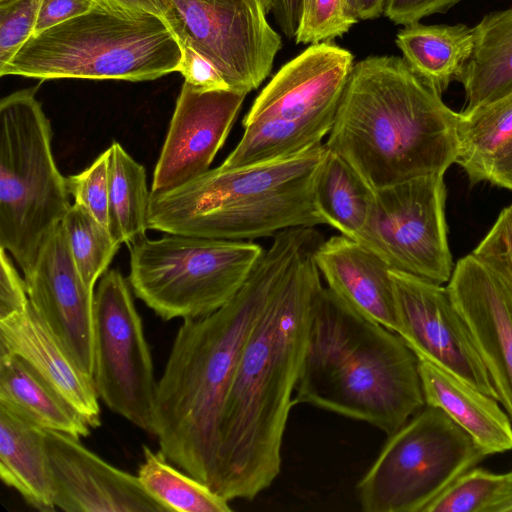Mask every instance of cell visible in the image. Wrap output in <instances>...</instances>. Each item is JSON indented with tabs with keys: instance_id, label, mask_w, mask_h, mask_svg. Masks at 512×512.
I'll return each mask as SVG.
<instances>
[{
	"instance_id": "cell-1",
	"label": "cell",
	"mask_w": 512,
	"mask_h": 512,
	"mask_svg": "<svg viewBox=\"0 0 512 512\" xmlns=\"http://www.w3.org/2000/svg\"><path fill=\"white\" fill-rule=\"evenodd\" d=\"M273 237L229 302L207 316L183 320L156 386L153 435L160 451L212 490L220 416L242 350L313 233L296 227Z\"/></svg>"
},
{
	"instance_id": "cell-2",
	"label": "cell",
	"mask_w": 512,
	"mask_h": 512,
	"mask_svg": "<svg viewBox=\"0 0 512 512\" xmlns=\"http://www.w3.org/2000/svg\"><path fill=\"white\" fill-rule=\"evenodd\" d=\"M323 240L320 235L301 250L237 363L219 421L214 486L228 501L254 499L280 472L292 395L323 287L314 259Z\"/></svg>"
},
{
	"instance_id": "cell-3",
	"label": "cell",
	"mask_w": 512,
	"mask_h": 512,
	"mask_svg": "<svg viewBox=\"0 0 512 512\" xmlns=\"http://www.w3.org/2000/svg\"><path fill=\"white\" fill-rule=\"evenodd\" d=\"M460 113L403 57L354 63L325 146L375 190L455 163Z\"/></svg>"
},
{
	"instance_id": "cell-4",
	"label": "cell",
	"mask_w": 512,
	"mask_h": 512,
	"mask_svg": "<svg viewBox=\"0 0 512 512\" xmlns=\"http://www.w3.org/2000/svg\"><path fill=\"white\" fill-rule=\"evenodd\" d=\"M294 401L367 422L388 436L426 405L418 359L403 339L324 286Z\"/></svg>"
},
{
	"instance_id": "cell-5",
	"label": "cell",
	"mask_w": 512,
	"mask_h": 512,
	"mask_svg": "<svg viewBox=\"0 0 512 512\" xmlns=\"http://www.w3.org/2000/svg\"><path fill=\"white\" fill-rule=\"evenodd\" d=\"M326 152L322 142L273 161L218 166L174 189L151 192L148 229L252 241L289 228L325 224L314 193Z\"/></svg>"
},
{
	"instance_id": "cell-6",
	"label": "cell",
	"mask_w": 512,
	"mask_h": 512,
	"mask_svg": "<svg viewBox=\"0 0 512 512\" xmlns=\"http://www.w3.org/2000/svg\"><path fill=\"white\" fill-rule=\"evenodd\" d=\"M181 60V46L160 16L100 1L32 35L0 76L137 82L179 72Z\"/></svg>"
},
{
	"instance_id": "cell-7",
	"label": "cell",
	"mask_w": 512,
	"mask_h": 512,
	"mask_svg": "<svg viewBox=\"0 0 512 512\" xmlns=\"http://www.w3.org/2000/svg\"><path fill=\"white\" fill-rule=\"evenodd\" d=\"M52 127L36 90L0 101V247L28 274L70 207L52 152Z\"/></svg>"
},
{
	"instance_id": "cell-8",
	"label": "cell",
	"mask_w": 512,
	"mask_h": 512,
	"mask_svg": "<svg viewBox=\"0 0 512 512\" xmlns=\"http://www.w3.org/2000/svg\"><path fill=\"white\" fill-rule=\"evenodd\" d=\"M350 51L331 42L310 45L284 64L255 98L238 144L220 165L273 161L322 143L354 65Z\"/></svg>"
},
{
	"instance_id": "cell-9",
	"label": "cell",
	"mask_w": 512,
	"mask_h": 512,
	"mask_svg": "<svg viewBox=\"0 0 512 512\" xmlns=\"http://www.w3.org/2000/svg\"><path fill=\"white\" fill-rule=\"evenodd\" d=\"M129 249L132 292L166 321L201 318L224 306L264 252L252 241L169 233Z\"/></svg>"
},
{
	"instance_id": "cell-10",
	"label": "cell",
	"mask_w": 512,
	"mask_h": 512,
	"mask_svg": "<svg viewBox=\"0 0 512 512\" xmlns=\"http://www.w3.org/2000/svg\"><path fill=\"white\" fill-rule=\"evenodd\" d=\"M487 456L444 411L425 405L389 435L359 481L361 508L366 512H424Z\"/></svg>"
},
{
	"instance_id": "cell-11",
	"label": "cell",
	"mask_w": 512,
	"mask_h": 512,
	"mask_svg": "<svg viewBox=\"0 0 512 512\" xmlns=\"http://www.w3.org/2000/svg\"><path fill=\"white\" fill-rule=\"evenodd\" d=\"M180 46L207 59L230 90L247 95L270 74L282 38L270 25L273 0H155Z\"/></svg>"
},
{
	"instance_id": "cell-12",
	"label": "cell",
	"mask_w": 512,
	"mask_h": 512,
	"mask_svg": "<svg viewBox=\"0 0 512 512\" xmlns=\"http://www.w3.org/2000/svg\"><path fill=\"white\" fill-rule=\"evenodd\" d=\"M129 281L108 269L94 291L93 382L113 412L153 434L157 382Z\"/></svg>"
},
{
	"instance_id": "cell-13",
	"label": "cell",
	"mask_w": 512,
	"mask_h": 512,
	"mask_svg": "<svg viewBox=\"0 0 512 512\" xmlns=\"http://www.w3.org/2000/svg\"><path fill=\"white\" fill-rule=\"evenodd\" d=\"M444 174H429L374 190L372 211L358 242L391 269L438 284L454 269L445 219Z\"/></svg>"
},
{
	"instance_id": "cell-14",
	"label": "cell",
	"mask_w": 512,
	"mask_h": 512,
	"mask_svg": "<svg viewBox=\"0 0 512 512\" xmlns=\"http://www.w3.org/2000/svg\"><path fill=\"white\" fill-rule=\"evenodd\" d=\"M397 334L418 359L445 369L497 400L496 390L448 290L425 278L390 270Z\"/></svg>"
},
{
	"instance_id": "cell-15",
	"label": "cell",
	"mask_w": 512,
	"mask_h": 512,
	"mask_svg": "<svg viewBox=\"0 0 512 512\" xmlns=\"http://www.w3.org/2000/svg\"><path fill=\"white\" fill-rule=\"evenodd\" d=\"M29 302L76 365L93 379L94 289L81 277L58 224L24 275Z\"/></svg>"
},
{
	"instance_id": "cell-16",
	"label": "cell",
	"mask_w": 512,
	"mask_h": 512,
	"mask_svg": "<svg viewBox=\"0 0 512 512\" xmlns=\"http://www.w3.org/2000/svg\"><path fill=\"white\" fill-rule=\"evenodd\" d=\"M246 95L183 83L157 160L151 192L179 187L210 169Z\"/></svg>"
},
{
	"instance_id": "cell-17",
	"label": "cell",
	"mask_w": 512,
	"mask_h": 512,
	"mask_svg": "<svg viewBox=\"0 0 512 512\" xmlns=\"http://www.w3.org/2000/svg\"><path fill=\"white\" fill-rule=\"evenodd\" d=\"M446 288L512 421V286L470 253Z\"/></svg>"
},
{
	"instance_id": "cell-18",
	"label": "cell",
	"mask_w": 512,
	"mask_h": 512,
	"mask_svg": "<svg viewBox=\"0 0 512 512\" xmlns=\"http://www.w3.org/2000/svg\"><path fill=\"white\" fill-rule=\"evenodd\" d=\"M54 504L66 512H168L137 475L120 470L71 435L46 431Z\"/></svg>"
},
{
	"instance_id": "cell-19",
	"label": "cell",
	"mask_w": 512,
	"mask_h": 512,
	"mask_svg": "<svg viewBox=\"0 0 512 512\" xmlns=\"http://www.w3.org/2000/svg\"><path fill=\"white\" fill-rule=\"evenodd\" d=\"M0 353L22 360L90 428L100 425L99 396L93 379L76 365L31 304L20 313L0 319Z\"/></svg>"
},
{
	"instance_id": "cell-20",
	"label": "cell",
	"mask_w": 512,
	"mask_h": 512,
	"mask_svg": "<svg viewBox=\"0 0 512 512\" xmlns=\"http://www.w3.org/2000/svg\"><path fill=\"white\" fill-rule=\"evenodd\" d=\"M327 288L362 315L397 334L391 267L367 246L344 235L324 239L314 252Z\"/></svg>"
},
{
	"instance_id": "cell-21",
	"label": "cell",
	"mask_w": 512,
	"mask_h": 512,
	"mask_svg": "<svg viewBox=\"0 0 512 512\" xmlns=\"http://www.w3.org/2000/svg\"><path fill=\"white\" fill-rule=\"evenodd\" d=\"M418 373L426 405L444 411L488 455L512 450V421L498 400L427 360L418 359Z\"/></svg>"
},
{
	"instance_id": "cell-22",
	"label": "cell",
	"mask_w": 512,
	"mask_h": 512,
	"mask_svg": "<svg viewBox=\"0 0 512 512\" xmlns=\"http://www.w3.org/2000/svg\"><path fill=\"white\" fill-rule=\"evenodd\" d=\"M459 113L455 163L472 184L488 182L512 191V92Z\"/></svg>"
},
{
	"instance_id": "cell-23",
	"label": "cell",
	"mask_w": 512,
	"mask_h": 512,
	"mask_svg": "<svg viewBox=\"0 0 512 512\" xmlns=\"http://www.w3.org/2000/svg\"><path fill=\"white\" fill-rule=\"evenodd\" d=\"M0 477L28 505L55 510L46 430L0 406Z\"/></svg>"
},
{
	"instance_id": "cell-24",
	"label": "cell",
	"mask_w": 512,
	"mask_h": 512,
	"mask_svg": "<svg viewBox=\"0 0 512 512\" xmlns=\"http://www.w3.org/2000/svg\"><path fill=\"white\" fill-rule=\"evenodd\" d=\"M474 48L458 81L468 113L512 92V8L485 15L473 27Z\"/></svg>"
},
{
	"instance_id": "cell-25",
	"label": "cell",
	"mask_w": 512,
	"mask_h": 512,
	"mask_svg": "<svg viewBox=\"0 0 512 512\" xmlns=\"http://www.w3.org/2000/svg\"><path fill=\"white\" fill-rule=\"evenodd\" d=\"M474 30L465 24L404 26L396 45L410 68L442 95L460 77L474 48Z\"/></svg>"
},
{
	"instance_id": "cell-26",
	"label": "cell",
	"mask_w": 512,
	"mask_h": 512,
	"mask_svg": "<svg viewBox=\"0 0 512 512\" xmlns=\"http://www.w3.org/2000/svg\"><path fill=\"white\" fill-rule=\"evenodd\" d=\"M0 406L32 424L75 438L90 434V426L30 367L14 355L0 353Z\"/></svg>"
},
{
	"instance_id": "cell-27",
	"label": "cell",
	"mask_w": 512,
	"mask_h": 512,
	"mask_svg": "<svg viewBox=\"0 0 512 512\" xmlns=\"http://www.w3.org/2000/svg\"><path fill=\"white\" fill-rule=\"evenodd\" d=\"M315 205L324 223L358 241L367 226L374 189L340 155L327 149L315 186Z\"/></svg>"
},
{
	"instance_id": "cell-28",
	"label": "cell",
	"mask_w": 512,
	"mask_h": 512,
	"mask_svg": "<svg viewBox=\"0 0 512 512\" xmlns=\"http://www.w3.org/2000/svg\"><path fill=\"white\" fill-rule=\"evenodd\" d=\"M109 150V230L128 247L146 237L151 191L144 166L113 141Z\"/></svg>"
},
{
	"instance_id": "cell-29",
	"label": "cell",
	"mask_w": 512,
	"mask_h": 512,
	"mask_svg": "<svg viewBox=\"0 0 512 512\" xmlns=\"http://www.w3.org/2000/svg\"><path fill=\"white\" fill-rule=\"evenodd\" d=\"M137 477L168 512H230L229 501L205 483L172 466L161 451L143 446Z\"/></svg>"
},
{
	"instance_id": "cell-30",
	"label": "cell",
	"mask_w": 512,
	"mask_h": 512,
	"mask_svg": "<svg viewBox=\"0 0 512 512\" xmlns=\"http://www.w3.org/2000/svg\"><path fill=\"white\" fill-rule=\"evenodd\" d=\"M424 512H512V470L498 474L475 466L434 499Z\"/></svg>"
},
{
	"instance_id": "cell-31",
	"label": "cell",
	"mask_w": 512,
	"mask_h": 512,
	"mask_svg": "<svg viewBox=\"0 0 512 512\" xmlns=\"http://www.w3.org/2000/svg\"><path fill=\"white\" fill-rule=\"evenodd\" d=\"M61 225L81 277L94 289L96 282L108 270L121 244L108 227L77 203L70 205Z\"/></svg>"
},
{
	"instance_id": "cell-32",
	"label": "cell",
	"mask_w": 512,
	"mask_h": 512,
	"mask_svg": "<svg viewBox=\"0 0 512 512\" xmlns=\"http://www.w3.org/2000/svg\"><path fill=\"white\" fill-rule=\"evenodd\" d=\"M357 22L348 13L344 0H302L295 42L309 45L331 42Z\"/></svg>"
},
{
	"instance_id": "cell-33",
	"label": "cell",
	"mask_w": 512,
	"mask_h": 512,
	"mask_svg": "<svg viewBox=\"0 0 512 512\" xmlns=\"http://www.w3.org/2000/svg\"><path fill=\"white\" fill-rule=\"evenodd\" d=\"M74 203L109 228V150L102 152L89 167L66 178Z\"/></svg>"
},
{
	"instance_id": "cell-34",
	"label": "cell",
	"mask_w": 512,
	"mask_h": 512,
	"mask_svg": "<svg viewBox=\"0 0 512 512\" xmlns=\"http://www.w3.org/2000/svg\"><path fill=\"white\" fill-rule=\"evenodd\" d=\"M42 0L0 3V68L34 35Z\"/></svg>"
},
{
	"instance_id": "cell-35",
	"label": "cell",
	"mask_w": 512,
	"mask_h": 512,
	"mask_svg": "<svg viewBox=\"0 0 512 512\" xmlns=\"http://www.w3.org/2000/svg\"><path fill=\"white\" fill-rule=\"evenodd\" d=\"M471 253L512 286V202Z\"/></svg>"
},
{
	"instance_id": "cell-36",
	"label": "cell",
	"mask_w": 512,
	"mask_h": 512,
	"mask_svg": "<svg viewBox=\"0 0 512 512\" xmlns=\"http://www.w3.org/2000/svg\"><path fill=\"white\" fill-rule=\"evenodd\" d=\"M10 256L0 247V319L20 313L30 304L26 281L18 273Z\"/></svg>"
},
{
	"instance_id": "cell-37",
	"label": "cell",
	"mask_w": 512,
	"mask_h": 512,
	"mask_svg": "<svg viewBox=\"0 0 512 512\" xmlns=\"http://www.w3.org/2000/svg\"><path fill=\"white\" fill-rule=\"evenodd\" d=\"M462 0H387L384 15L398 25H412L429 15L445 13Z\"/></svg>"
},
{
	"instance_id": "cell-38",
	"label": "cell",
	"mask_w": 512,
	"mask_h": 512,
	"mask_svg": "<svg viewBox=\"0 0 512 512\" xmlns=\"http://www.w3.org/2000/svg\"><path fill=\"white\" fill-rule=\"evenodd\" d=\"M179 72L184 81L202 90H230L218 70L204 57L187 46H181Z\"/></svg>"
},
{
	"instance_id": "cell-39",
	"label": "cell",
	"mask_w": 512,
	"mask_h": 512,
	"mask_svg": "<svg viewBox=\"0 0 512 512\" xmlns=\"http://www.w3.org/2000/svg\"><path fill=\"white\" fill-rule=\"evenodd\" d=\"M100 1L101 0H42L34 34L84 14L93 9Z\"/></svg>"
},
{
	"instance_id": "cell-40",
	"label": "cell",
	"mask_w": 512,
	"mask_h": 512,
	"mask_svg": "<svg viewBox=\"0 0 512 512\" xmlns=\"http://www.w3.org/2000/svg\"><path fill=\"white\" fill-rule=\"evenodd\" d=\"M302 11V0H273V16L288 39H295Z\"/></svg>"
},
{
	"instance_id": "cell-41",
	"label": "cell",
	"mask_w": 512,
	"mask_h": 512,
	"mask_svg": "<svg viewBox=\"0 0 512 512\" xmlns=\"http://www.w3.org/2000/svg\"><path fill=\"white\" fill-rule=\"evenodd\" d=\"M348 13L357 21L376 19L384 14L387 0H344Z\"/></svg>"
},
{
	"instance_id": "cell-42",
	"label": "cell",
	"mask_w": 512,
	"mask_h": 512,
	"mask_svg": "<svg viewBox=\"0 0 512 512\" xmlns=\"http://www.w3.org/2000/svg\"><path fill=\"white\" fill-rule=\"evenodd\" d=\"M112 6L123 8L126 10L150 13L160 16L158 6L155 0H101Z\"/></svg>"
},
{
	"instance_id": "cell-43",
	"label": "cell",
	"mask_w": 512,
	"mask_h": 512,
	"mask_svg": "<svg viewBox=\"0 0 512 512\" xmlns=\"http://www.w3.org/2000/svg\"><path fill=\"white\" fill-rule=\"evenodd\" d=\"M6 1H9V0H0V3H2V2H6Z\"/></svg>"
}]
</instances>
